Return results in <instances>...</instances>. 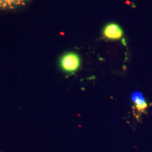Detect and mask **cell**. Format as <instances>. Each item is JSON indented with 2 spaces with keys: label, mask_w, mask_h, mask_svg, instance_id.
Instances as JSON below:
<instances>
[{
  "label": "cell",
  "mask_w": 152,
  "mask_h": 152,
  "mask_svg": "<svg viewBox=\"0 0 152 152\" xmlns=\"http://www.w3.org/2000/svg\"><path fill=\"white\" fill-rule=\"evenodd\" d=\"M81 58L73 52L66 53L60 57L59 65L61 70L66 73H74L81 66Z\"/></svg>",
  "instance_id": "obj_1"
},
{
  "label": "cell",
  "mask_w": 152,
  "mask_h": 152,
  "mask_svg": "<svg viewBox=\"0 0 152 152\" xmlns=\"http://www.w3.org/2000/svg\"><path fill=\"white\" fill-rule=\"evenodd\" d=\"M103 34L105 38L109 40H118L123 37L124 31L118 24L110 23L104 28Z\"/></svg>",
  "instance_id": "obj_2"
},
{
  "label": "cell",
  "mask_w": 152,
  "mask_h": 152,
  "mask_svg": "<svg viewBox=\"0 0 152 152\" xmlns=\"http://www.w3.org/2000/svg\"><path fill=\"white\" fill-rule=\"evenodd\" d=\"M31 0H0L1 10H13L25 6Z\"/></svg>",
  "instance_id": "obj_3"
},
{
  "label": "cell",
  "mask_w": 152,
  "mask_h": 152,
  "mask_svg": "<svg viewBox=\"0 0 152 152\" xmlns=\"http://www.w3.org/2000/svg\"><path fill=\"white\" fill-rule=\"evenodd\" d=\"M131 100L137 112L140 113L145 112L148 105L141 92H134L131 96Z\"/></svg>",
  "instance_id": "obj_4"
}]
</instances>
